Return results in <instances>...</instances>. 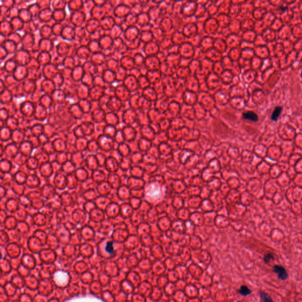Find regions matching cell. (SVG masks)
<instances>
[{"label":"cell","instance_id":"8","mask_svg":"<svg viewBox=\"0 0 302 302\" xmlns=\"http://www.w3.org/2000/svg\"><path fill=\"white\" fill-rule=\"evenodd\" d=\"M260 299L263 302H272L273 300L265 292L261 291L260 292Z\"/></svg>","mask_w":302,"mask_h":302},{"label":"cell","instance_id":"3","mask_svg":"<svg viewBox=\"0 0 302 302\" xmlns=\"http://www.w3.org/2000/svg\"><path fill=\"white\" fill-rule=\"evenodd\" d=\"M273 271L276 273L278 278L281 280H286L289 276L285 268L281 265H274Z\"/></svg>","mask_w":302,"mask_h":302},{"label":"cell","instance_id":"1","mask_svg":"<svg viewBox=\"0 0 302 302\" xmlns=\"http://www.w3.org/2000/svg\"><path fill=\"white\" fill-rule=\"evenodd\" d=\"M146 196L154 200L159 198L161 196V190L160 187L156 185V184H151L147 188Z\"/></svg>","mask_w":302,"mask_h":302},{"label":"cell","instance_id":"10","mask_svg":"<svg viewBox=\"0 0 302 302\" xmlns=\"http://www.w3.org/2000/svg\"><path fill=\"white\" fill-rule=\"evenodd\" d=\"M1 257H2V255H1V251H0V259H1Z\"/></svg>","mask_w":302,"mask_h":302},{"label":"cell","instance_id":"6","mask_svg":"<svg viewBox=\"0 0 302 302\" xmlns=\"http://www.w3.org/2000/svg\"><path fill=\"white\" fill-rule=\"evenodd\" d=\"M104 250H105L106 253L109 255H113L114 253L113 243L112 241H107L104 247Z\"/></svg>","mask_w":302,"mask_h":302},{"label":"cell","instance_id":"4","mask_svg":"<svg viewBox=\"0 0 302 302\" xmlns=\"http://www.w3.org/2000/svg\"><path fill=\"white\" fill-rule=\"evenodd\" d=\"M243 117L244 119L250 120L252 122H257L259 120L258 115L254 111H249L243 113Z\"/></svg>","mask_w":302,"mask_h":302},{"label":"cell","instance_id":"7","mask_svg":"<svg viewBox=\"0 0 302 302\" xmlns=\"http://www.w3.org/2000/svg\"><path fill=\"white\" fill-rule=\"evenodd\" d=\"M238 292L241 295L243 296H246L251 293V290L247 286L243 285L240 287V289L238 290Z\"/></svg>","mask_w":302,"mask_h":302},{"label":"cell","instance_id":"9","mask_svg":"<svg viewBox=\"0 0 302 302\" xmlns=\"http://www.w3.org/2000/svg\"><path fill=\"white\" fill-rule=\"evenodd\" d=\"M263 260H264V261L265 262V263H269L270 260H275V256H274V255L271 253H266L265 255H264V257H263Z\"/></svg>","mask_w":302,"mask_h":302},{"label":"cell","instance_id":"2","mask_svg":"<svg viewBox=\"0 0 302 302\" xmlns=\"http://www.w3.org/2000/svg\"><path fill=\"white\" fill-rule=\"evenodd\" d=\"M54 280L59 286H65L69 282V275L64 271H58L54 274Z\"/></svg>","mask_w":302,"mask_h":302},{"label":"cell","instance_id":"5","mask_svg":"<svg viewBox=\"0 0 302 302\" xmlns=\"http://www.w3.org/2000/svg\"><path fill=\"white\" fill-rule=\"evenodd\" d=\"M282 109H283L282 107H280V106H277L276 107V108L274 109V111L271 114V119L272 121H277L279 117L281 114Z\"/></svg>","mask_w":302,"mask_h":302}]
</instances>
